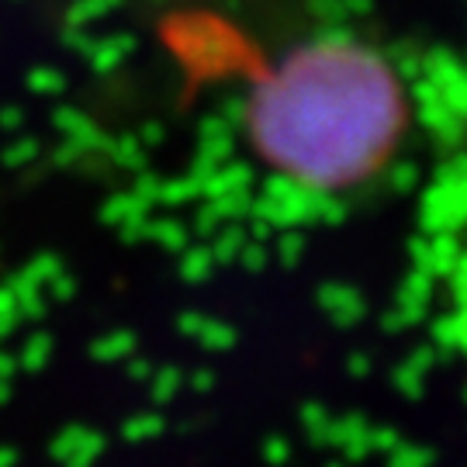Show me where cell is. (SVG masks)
<instances>
[{"mask_svg":"<svg viewBox=\"0 0 467 467\" xmlns=\"http://www.w3.org/2000/svg\"><path fill=\"white\" fill-rule=\"evenodd\" d=\"M243 129L277 181L347 194L370 184L401 150L409 94L378 46L357 35H316L256 77Z\"/></svg>","mask_w":467,"mask_h":467,"instance_id":"obj_1","label":"cell"}]
</instances>
